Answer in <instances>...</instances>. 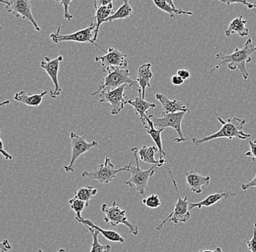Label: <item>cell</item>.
I'll return each mask as SVG.
<instances>
[{"label": "cell", "mask_w": 256, "mask_h": 252, "mask_svg": "<svg viewBox=\"0 0 256 252\" xmlns=\"http://www.w3.org/2000/svg\"><path fill=\"white\" fill-rule=\"evenodd\" d=\"M256 51V46L254 44L252 39H248L242 48H236L233 53L228 55L226 54H218L216 59L220 61V63L217 64L214 68L211 69L210 71L206 70L208 74L214 73L216 70H219L222 65L228 64V70L235 71L238 70L242 75L243 79L247 80L249 77V72L246 68V64L252 62V55Z\"/></svg>", "instance_id": "6da1fadb"}, {"label": "cell", "mask_w": 256, "mask_h": 252, "mask_svg": "<svg viewBox=\"0 0 256 252\" xmlns=\"http://www.w3.org/2000/svg\"><path fill=\"white\" fill-rule=\"evenodd\" d=\"M219 123L222 124V128L217 132L206 136L204 138H192V141L195 145L204 144V143L214 140V139H225L232 140L234 138L240 139V140H246L248 138L251 137V134H246L243 131L246 120L244 119L238 118L234 116L232 118H228L224 120L223 118H218Z\"/></svg>", "instance_id": "7a4b0ae2"}, {"label": "cell", "mask_w": 256, "mask_h": 252, "mask_svg": "<svg viewBox=\"0 0 256 252\" xmlns=\"http://www.w3.org/2000/svg\"><path fill=\"white\" fill-rule=\"evenodd\" d=\"M138 147H132L131 149L132 155L135 158L136 166H132L130 168L129 171L131 173L130 178L128 180L124 181V184L129 186L131 189H135L140 195H144L146 189L147 184L150 178L154 176L155 173V170L156 168H159L158 165H153L151 168L147 170H143L140 168L139 165L138 158Z\"/></svg>", "instance_id": "3957f363"}, {"label": "cell", "mask_w": 256, "mask_h": 252, "mask_svg": "<svg viewBox=\"0 0 256 252\" xmlns=\"http://www.w3.org/2000/svg\"><path fill=\"white\" fill-rule=\"evenodd\" d=\"M131 162L130 164L120 168H115L111 159L106 157L104 160V163L98 165L95 169L91 171H84L82 173V176L83 178H90L98 181L102 184H108L114 180L118 173L124 171L128 172L130 168L132 166Z\"/></svg>", "instance_id": "277c9868"}, {"label": "cell", "mask_w": 256, "mask_h": 252, "mask_svg": "<svg viewBox=\"0 0 256 252\" xmlns=\"http://www.w3.org/2000/svg\"><path fill=\"white\" fill-rule=\"evenodd\" d=\"M168 173L170 176L171 179H172V184H174V187H175L176 194L178 195V200L175 205L174 211H172L169 215L163 219L160 224H158L156 227V230H161L163 226L168 221H172L175 224H178L179 222H187L190 220L191 217V213H190V202L187 200V196H185L182 198L180 196V192H179L178 188L177 182L176 179H174V175H172V171L168 168Z\"/></svg>", "instance_id": "5b68a950"}, {"label": "cell", "mask_w": 256, "mask_h": 252, "mask_svg": "<svg viewBox=\"0 0 256 252\" xmlns=\"http://www.w3.org/2000/svg\"><path fill=\"white\" fill-rule=\"evenodd\" d=\"M106 73V76L103 79V83L97 91L90 94L91 96L100 94L102 91L116 89L126 83L131 87L137 84V81L130 78V72L128 68H113Z\"/></svg>", "instance_id": "8992f818"}, {"label": "cell", "mask_w": 256, "mask_h": 252, "mask_svg": "<svg viewBox=\"0 0 256 252\" xmlns=\"http://www.w3.org/2000/svg\"><path fill=\"white\" fill-rule=\"evenodd\" d=\"M102 211L104 214V221L106 223H110L112 227H116L119 224H123L128 227L131 234L134 235H138V227L128 220L126 210L122 209L116 202L114 201L111 206L107 203H103L102 205Z\"/></svg>", "instance_id": "52a82bcc"}, {"label": "cell", "mask_w": 256, "mask_h": 252, "mask_svg": "<svg viewBox=\"0 0 256 252\" xmlns=\"http://www.w3.org/2000/svg\"><path fill=\"white\" fill-rule=\"evenodd\" d=\"M96 29V22H92L89 27H86L83 30H80L79 31L74 32V33L70 34V35H62L60 34V27H59L57 32L50 34V38L52 40V43H56V44L62 43V42L66 41L76 42V43H90L99 49L102 50L104 52H105V54H106L108 51L96 44L95 41H94Z\"/></svg>", "instance_id": "ba28073f"}, {"label": "cell", "mask_w": 256, "mask_h": 252, "mask_svg": "<svg viewBox=\"0 0 256 252\" xmlns=\"http://www.w3.org/2000/svg\"><path fill=\"white\" fill-rule=\"evenodd\" d=\"M70 139H71L72 145L71 159H70V164L64 167V170L68 173L74 172V166L78 158L98 145L97 141L94 140L92 142H88L86 140V135L83 133L78 134L75 132H72L70 134Z\"/></svg>", "instance_id": "9c48e42d"}, {"label": "cell", "mask_w": 256, "mask_h": 252, "mask_svg": "<svg viewBox=\"0 0 256 252\" xmlns=\"http://www.w3.org/2000/svg\"><path fill=\"white\" fill-rule=\"evenodd\" d=\"M188 112H179L176 113L162 114L161 118H156L153 115H148V118L153 121L154 125L156 128H171L178 134V138L174 139V142L180 143L186 142V139L184 137L182 132V123L184 117Z\"/></svg>", "instance_id": "30bf717a"}, {"label": "cell", "mask_w": 256, "mask_h": 252, "mask_svg": "<svg viewBox=\"0 0 256 252\" xmlns=\"http://www.w3.org/2000/svg\"><path fill=\"white\" fill-rule=\"evenodd\" d=\"M128 88L131 86L126 83L116 89L102 91L99 94V102L110 104L112 115H118L128 104V99L124 96V91Z\"/></svg>", "instance_id": "8fae6325"}, {"label": "cell", "mask_w": 256, "mask_h": 252, "mask_svg": "<svg viewBox=\"0 0 256 252\" xmlns=\"http://www.w3.org/2000/svg\"><path fill=\"white\" fill-rule=\"evenodd\" d=\"M1 2L6 5V8L8 13H10L16 18L22 16V19L30 21L33 24L36 31H41V28L36 23L32 14V3L30 0H1Z\"/></svg>", "instance_id": "7c38bea8"}, {"label": "cell", "mask_w": 256, "mask_h": 252, "mask_svg": "<svg viewBox=\"0 0 256 252\" xmlns=\"http://www.w3.org/2000/svg\"><path fill=\"white\" fill-rule=\"evenodd\" d=\"M64 61L63 56H59L56 59H50L48 57H44V60L42 61L40 63V67L44 70L54 83V91L49 89V94L52 99H56L58 96H60L62 92V88L60 86L58 80L59 70L60 66Z\"/></svg>", "instance_id": "4fadbf2b"}, {"label": "cell", "mask_w": 256, "mask_h": 252, "mask_svg": "<svg viewBox=\"0 0 256 252\" xmlns=\"http://www.w3.org/2000/svg\"><path fill=\"white\" fill-rule=\"evenodd\" d=\"M95 61L102 62L104 72H106L113 68H127L128 65L127 56L114 48H108V52L104 56H96Z\"/></svg>", "instance_id": "5bb4252c"}, {"label": "cell", "mask_w": 256, "mask_h": 252, "mask_svg": "<svg viewBox=\"0 0 256 252\" xmlns=\"http://www.w3.org/2000/svg\"><path fill=\"white\" fill-rule=\"evenodd\" d=\"M155 98L161 104L162 114L176 113V112H186L190 113L188 105H185L177 99L170 100L164 94L158 93Z\"/></svg>", "instance_id": "9a60e30c"}, {"label": "cell", "mask_w": 256, "mask_h": 252, "mask_svg": "<svg viewBox=\"0 0 256 252\" xmlns=\"http://www.w3.org/2000/svg\"><path fill=\"white\" fill-rule=\"evenodd\" d=\"M185 176L190 190L196 194H201L202 192V187L209 185L211 180L210 176H202L196 169L187 171L185 173Z\"/></svg>", "instance_id": "2e32d148"}, {"label": "cell", "mask_w": 256, "mask_h": 252, "mask_svg": "<svg viewBox=\"0 0 256 252\" xmlns=\"http://www.w3.org/2000/svg\"><path fill=\"white\" fill-rule=\"evenodd\" d=\"M152 64L146 63L140 66L138 70L137 81L139 86V90H140L142 94V98L144 99L146 95V90L147 88L152 86L151 80L153 78V72L152 71Z\"/></svg>", "instance_id": "e0dca14e"}, {"label": "cell", "mask_w": 256, "mask_h": 252, "mask_svg": "<svg viewBox=\"0 0 256 252\" xmlns=\"http://www.w3.org/2000/svg\"><path fill=\"white\" fill-rule=\"evenodd\" d=\"M78 222L84 224V225H88L92 228L96 229L104 237H105L107 240L113 242V243H126V239L124 238L119 232L113 230V229H105L99 227L98 225H96L94 224L90 219H86V218L82 217L81 219H76Z\"/></svg>", "instance_id": "ac0fdd59"}, {"label": "cell", "mask_w": 256, "mask_h": 252, "mask_svg": "<svg viewBox=\"0 0 256 252\" xmlns=\"http://www.w3.org/2000/svg\"><path fill=\"white\" fill-rule=\"evenodd\" d=\"M128 104L134 107L136 115L139 117L140 121L143 123L144 126L146 124V117L147 116L148 110L156 108V107L154 103L147 102L142 96L136 97L135 99H128Z\"/></svg>", "instance_id": "d6986e66"}, {"label": "cell", "mask_w": 256, "mask_h": 252, "mask_svg": "<svg viewBox=\"0 0 256 252\" xmlns=\"http://www.w3.org/2000/svg\"><path fill=\"white\" fill-rule=\"evenodd\" d=\"M146 124L144 126V128L146 130L147 134L151 136L152 139L156 144L159 150L160 158H164L167 154L163 150L162 140V133L163 132L164 128H156L154 125L153 121L148 118V116L146 117Z\"/></svg>", "instance_id": "ffe728a7"}, {"label": "cell", "mask_w": 256, "mask_h": 252, "mask_svg": "<svg viewBox=\"0 0 256 252\" xmlns=\"http://www.w3.org/2000/svg\"><path fill=\"white\" fill-rule=\"evenodd\" d=\"M158 151L159 150L156 146H150V147L142 146L138 152L139 160H142L144 163H148V164L158 165L160 168L166 163V160L164 158H160L159 160L155 159V155Z\"/></svg>", "instance_id": "44dd1931"}, {"label": "cell", "mask_w": 256, "mask_h": 252, "mask_svg": "<svg viewBox=\"0 0 256 252\" xmlns=\"http://www.w3.org/2000/svg\"><path fill=\"white\" fill-rule=\"evenodd\" d=\"M49 93V91H43L41 94H28L26 91H22L16 93L14 99L17 102L23 103L30 107H38L41 105L44 96Z\"/></svg>", "instance_id": "7402d4cb"}, {"label": "cell", "mask_w": 256, "mask_h": 252, "mask_svg": "<svg viewBox=\"0 0 256 252\" xmlns=\"http://www.w3.org/2000/svg\"><path fill=\"white\" fill-rule=\"evenodd\" d=\"M236 195L235 193H232V192H217V193L211 194V195H208L207 197L204 199V200H201V201L198 202V203H190V209H194V208H202V207H208L212 206V205H215L220 200H223V199H227L231 196H234Z\"/></svg>", "instance_id": "603a6c76"}, {"label": "cell", "mask_w": 256, "mask_h": 252, "mask_svg": "<svg viewBox=\"0 0 256 252\" xmlns=\"http://www.w3.org/2000/svg\"><path fill=\"white\" fill-rule=\"evenodd\" d=\"M247 23L248 21L243 19V16H239L236 19H233L225 31L226 36L230 37L234 34L240 37L248 36L249 35V30L246 27Z\"/></svg>", "instance_id": "cb8c5ba5"}, {"label": "cell", "mask_w": 256, "mask_h": 252, "mask_svg": "<svg viewBox=\"0 0 256 252\" xmlns=\"http://www.w3.org/2000/svg\"><path fill=\"white\" fill-rule=\"evenodd\" d=\"M114 14V11L113 3L103 6V7H100L98 8V9L96 10L95 16L96 29L95 35H94V41H96V40L98 39L100 26L104 23H105L106 20L110 16L113 15Z\"/></svg>", "instance_id": "d4e9b609"}, {"label": "cell", "mask_w": 256, "mask_h": 252, "mask_svg": "<svg viewBox=\"0 0 256 252\" xmlns=\"http://www.w3.org/2000/svg\"><path fill=\"white\" fill-rule=\"evenodd\" d=\"M154 3L160 10L163 12L167 13L169 14L170 18L172 19L176 15H186L192 16L193 12L192 11H184L182 9H178V8H172L166 1V0H153Z\"/></svg>", "instance_id": "484cf974"}, {"label": "cell", "mask_w": 256, "mask_h": 252, "mask_svg": "<svg viewBox=\"0 0 256 252\" xmlns=\"http://www.w3.org/2000/svg\"><path fill=\"white\" fill-rule=\"evenodd\" d=\"M92 235V243L90 252H110L112 247L110 244H102L99 240L98 235L100 232L88 225H84Z\"/></svg>", "instance_id": "4316f807"}, {"label": "cell", "mask_w": 256, "mask_h": 252, "mask_svg": "<svg viewBox=\"0 0 256 252\" xmlns=\"http://www.w3.org/2000/svg\"><path fill=\"white\" fill-rule=\"evenodd\" d=\"M132 11H134V10H132V8L131 7L130 5L128 3V1H124V4H123L116 12H114L113 15L110 16V17L106 20V22L112 24V22L116 20L127 19V18L130 17L131 14H132Z\"/></svg>", "instance_id": "83f0119b"}, {"label": "cell", "mask_w": 256, "mask_h": 252, "mask_svg": "<svg viewBox=\"0 0 256 252\" xmlns=\"http://www.w3.org/2000/svg\"><path fill=\"white\" fill-rule=\"evenodd\" d=\"M98 193V189L94 188L92 186L86 187H80L74 192V197L80 200L86 201L89 205L90 200L96 196Z\"/></svg>", "instance_id": "f1b7e54d"}, {"label": "cell", "mask_w": 256, "mask_h": 252, "mask_svg": "<svg viewBox=\"0 0 256 252\" xmlns=\"http://www.w3.org/2000/svg\"><path fill=\"white\" fill-rule=\"evenodd\" d=\"M68 203H70L72 209L76 213L75 219H81L82 217V213L84 208L89 205L86 201H83V200H80V199L76 198L74 197L68 200Z\"/></svg>", "instance_id": "f546056e"}, {"label": "cell", "mask_w": 256, "mask_h": 252, "mask_svg": "<svg viewBox=\"0 0 256 252\" xmlns=\"http://www.w3.org/2000/svg\"><path fill=\"white\" fill-rule=\"evenodd\" d=\"M142 202L146 206L150 208H153V209L154 208H159L162 204L159 195H155V194H152L150 196L145 197L143 199Z\"/></svg>", "instance_id": "4dcf8cb0"}, {"label": "cell", "mask_w": 256, "mask_h": 252, "mask_svg": "<svg viewBox=\"0 0 256 252\" xmlns=\"http://www.w3.org/2000/svg\"><path fill=\"white\" fill-rule=\"evenodd\" d=\"M218 1L226 5V6H231L232 4H241L246 6L249 10L255 8L254 3H249L248 0H218Z\"/></svg>", "instance_id": "1f68e13d"}, {"label": "cell", "mask_w": 256, "mask_h": 252, "mask_svg": "<svg viewBox=\"0 0 256 252\" xmlns=\"http://www.w3.org/2000/svg\"><path fill=\"white\" fill-rule=\"evenodd\" d=\"M72 1H73V0H60V3L63 5L64 10V19H66L68 22H70V21L73 19V15L70 14V9H68Z\"/></svg>", "instance_id": "d6a6232c"}, {"label": "cell", "mask_w": 256, "mask_h": 252, "mask_svg": "<svg viewBox=\"0 0 256 252\" xmlns=\"http://www.w3.org/2000/svg\"><path fill=\"white\" fill-rule=\"evenodd\" d=\"M250 150L244 153L248 158L252 159V161L256 160V139L254 141H249Z\"/></svg>", "instance_id": "836d02e7"}, {"label": "cell", "mask_w": 256, "mask_h": 252, "mask_svg": "<svg viewBox=\"0 0 256 252\" xmlns=\"http://www.w3.org/2000/svg\"><path fill=\"white\" fill-rule=\"evenodd\" d=\"M248 248L251 252H256V223L254 224V235L247 242Z\"/></svg>", "instance_id": "e575fe53"}, {"label": "cell", "mask_w": 256, "mask_h": 252, "mask_svg": "<svg viewBox=\"0 0 256 252\" xmlns=\"http://www.w3.org/2000/svg\"><path fill=\"white\" fill-rule=\"evenodd\" d=\"M252 187H256V173L255 177L248 183H242L241 188L244 192H247L248 189L252 188Z\"/></svg>", "instance_id": "d590c367"}, {"label": "cell", "mask_w": 256, "mask_h": 252, "mask_svg": "<svg viewBox=\"0 0 256 252\" xmlns=\"http://www.w3.org/2000/svg\"><path fill=\"white\" fill-rule=\"evenodd\" d=\"M114 1L115 0H94V8L96 10H98L100 7L113 3Z\"/></svg>", "instance_id": "8d00e7d4"}, {"label": "cell", "mask_w": 256, "mask_h": 252, "mask_svg": "<svg viewBox=\"0 0 256 252\" xmlns=\"http://www.w3.org/2000/svg\"><path fill=\"white\" fill-rule=\"evenodd\" d=\"M177 75H179L180 78H183L184 80L190 79V77H191L190 72L188 70H186V69H180V70H178Z\"/></svg>", "instance_id": "74e56055"}, {"label": "cell", "mask_w": 256, "mask_h": 252, "mask_svg": "<svg viewBox=\"0 0 256 252\" xmlns=\"http://www.w3.org/2000/svg\"><path fill=\"white\" fill-rule=\"evenodd\" d=\"M0 142H1V148H0V151H1L2 155H3L4 158L8 160H12L14 159V157L12 155H11L9 152H8L7 151L4 150V143H3L2 139H0Z\"/></svg>", "instance_id": "f35d334b"}, {"label": "cell", "mask_w": 256, "mask_h": 252, "mask_svg": "<svg viewBox=\"0 0 256 252\" xmlns=\"http://www.w3.org/2000/svg\"><path fill=\"white\" fill-rule=\"evenodd\" d=\"M185 80H183V78H180L179 75H175L171 78V83L176 86H180L184 84Z\"/></svg>", "instance_id": "ab89813d"}, {"label": "cell", "mask_w": 256, "mask_h": 252, "mask_svg": "<svg viewBox=\"0 0 256 252\" xmlns=\"http://www.w3.org/2000/svg\"><path fill=\"white\" fill-rule=\"evenodd\" d=\"M12 245L10 243L9 240L6 239V240H3L2 242L1 243V250L2 251L6 252L9 251L12 248Z\"/></svg>", "instance_id": "60d3db41"}, {"label": "cell", "mask_w": 256, "mask_h": 252, "mask_svg": "<svg viewBox=\"0 0 256 252\" xmlns=\"http://www.w3.org/2000/svg\"><path fill=\"white\" fill-rule=\"evenodd\" d=\"M199 252H224L223 250L222 249V248L220 247H218L216 248L215 250L214 251H211V250H200Z\"/></svg>", "instance_id": "b9f144b4"}, {"label": "cell", "mask_w": 256, "mask_h": 252, "mask_svg": "<svg viewBox=\"0 0 256 252\" xmlns=\"http://www.w3.org/2000/svg\"><path fill=\"white\" fill-rule=\"evenodd\" d=\"M166 2L170 5V6H172V8H176L175 6V4H174V0H166Z\"/></svg>", "instance_id": "7bdbcfd3"}, {"label": "cell", "mask_w": 256, "mask_h": 252, "mask_svg": "<svg viewBox=\"0 0 256 252\" xmlns=\"http://www.w3.org/2000/svg\"><path fill=\"white\" fill-rule=\"evenodd\" d=\"M57 252H66V251L65 248H60V249H59Z\"/></svg>", "instance_id": "ee69618b"}, {"label": "cell", "mask_w": 256, "mask_h": 252, "mask_svg": "<svg viewBox=\"0 0 256 252\" xmlns=\"http://www.w3.org/2000/svg\"><path fill=\"white\" fill-rule=\"evenodd\" d=\"M36 252H44V251H42V249H39V250H38V251H36Z\"/></svg>", "instance_id": "f6af8a7d"}, {"label": "cell", "mask_w": 256, "mask_h": 252, "mask_svg": "<svg viewBox=\"0 0 256 252\" xmlns=\"http://www.w3.org/2000/svg\"><path fill=\"white\" fill-rule=\"evenodd\" d=\"M55 1L58 2V3H60V0H55Z\"/></svg>", "instance_id": "bcb514c9"}, {"label": "cell", "mask_w": 256, "mask_h": 252, "mask_svg": "<svg viewBox=\"0 0 256 252\" xmlns=\"http://www.w3.org/2000/svg\"><path fill=\"white\" fill-rule=\"evenodd\" d=\"M254 8H256V4H254Z\"/></svg>", "instance_id": "7dc6e473"}, {"label": "cell", "mask_w": 256, "mask_h": 252, "mask_svg": "<svg viewBox=\"0 0 256 252\" xmlns=\"http://www.w3.org/2000/svg\"><path fill=\"white\" fill-rule=\"evenodd\" d=\"M124 1H129V0H124Z\"/></svg>", "instance_id": "c3c4849f"}]
</instances>
